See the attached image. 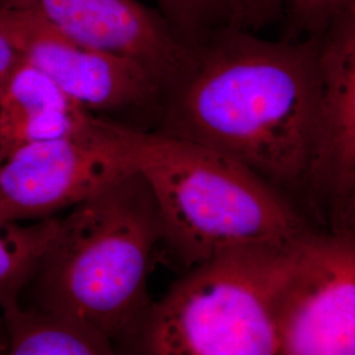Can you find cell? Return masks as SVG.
<instances>
[{
  "instance_id": "cell-1",
  "label": "cell",
  "mask_w": 355,
  "mask_h": 355,
  "mask_svg": "<svg viewBox=\"0 0 355 355\" xmlns=\"http://www.w3.org/2000/svg\"><path fill=\"white\" fill-rule=\"evenodd\" d=\"M318 92L320 36L274 41L223 24L191 46L155 132L250 168L309 218Z\"/></svg>"
},
{
  "instance_id": "cell-2",
  "label": "cell",
  "mask_w": 355,
  "mask_h": 355,
  "mask_svg": "<svg viewBox=\"0 0 355 355\" xmlns=\"http://www.w3.org/2000/svg\"><path fill=\"white\" fill-rule=\"evenodd\" d=\"M164 233L152 191L135 171L60 217L21 304L127 343L152 300L148 280Z\"/></svg>"
},
{
  "instance_id": "cell-3",
  "label": "cell",
  "mask_w": 355,
  "mask_h": 355,
  "mask_svg": "<svg viewBox=\"0 0 355 355\" xmlns=\"http://www.w3.org/2000/svg\"><path fill=\"white\" fill-rule=\"evenodd\" d=\"M129 146L158 208L162 242L184 270L320 230L284 193L220 153L133 125Z\"/></svg>"
},
{
  "instance_id": "cell-4",
  "label": "cell",
  "mask_w": 355,
  "mask_h": 355,
  "mask_svg": "<svg viewBox=\"0 0 355 355\" xmlns=\"http://www.w3.org/2000/svg\"><path fill=\"white\" fill-rule=\"evenodd\" d=\"M308 237L232 250L187 268L116 352L277 355L283 293Z\"/></svg>"
},
{
  "instance_id": "cell-5",
  "label": "cell",
  "mask_w": 355,
  "mask_h": 355,
  "mask_svg": "<svg viewBox=\"0 0 355 355\" xmlns=\"http://www.w3.org/2000/svg\"><path fill=\"white\" fill-rule=\"evenodd\" d=\"M129 124L94 116L76 135L42 141L0 165V220H44L135 173Z\"/></svg>"
},
{
  "instance_id": "cell-6",
  "label": "cell",
  "mask_w": 355,
  "mask_h": 355,
  "mask_svg": "<svg viewBox=\"0 0 355 355\" xmlns=\"http://www.w3.org/2000/svg\"><path fill=\"white\" fill-rule=\"evenodd\" d=\"M309 218L324 232H354L355 12L338 19L320 35Z\"/></svg>"
},
{
  "instance_id": "cell-7",
  "label": "cell",
  "mask_w": 355,
  "mask_h": 355,
  "mask_svg": "<svg viewBox=\"0 0 355 355\" xmlns=\"http://www.w3.org/2000/svg\"><path fill=\"white\" fill-rule=\"evenodd\" d=\"M277 355H355L354 232H315L283 293Z\"/></svg>"
},
{
  "instance_id": "cell-8",
  "label": "cell",
  "mask_w": 355,
  "mask_h": 355,
  "mask_svg": "<svg viewBox=\"0 0 355 355\" xmlns=\"http://www.w3.org/2000/svg\"><path fill=\"white\" fill-rule=\"evenodd\" d=\"M0 20L23 61L89 114L158 110L165 87L135 60L76 42L26 13L0 10Z\"/></svg>"
},
{
  "instance_id": "cell-9",
  "label": "cell",
  "mask_w": 355,
  "mask_h": 355,
  "mask_svg": "<svg viewBox=\"0 0 355 355\" xmlns=\"http://www.w3.org/2000/svg\"><path fill=\"white\" fill-rule=\"evenodd\" d=\"M0 10L33 16L76 42L135 60L165 89L190 60L191 46L139 0H0Z\"/></svg>"
},
{
  "instance_id": "cell-10",
  "label": "cell",
  "mask_w": 355,
  "mask_h": 355,
  "mask_svg": "<svg viewBox=\"0 0 355 355\" xmlns=\"http://www.w3.org/2000/svg\"><path fill=\"white\" fill-rule=\"evenodd\" d=\"M94 116L23 61L0 89V165L33 144L76 135Z\"/></svg>"
},
{
  "instance_id": "cell-11",
  "label": "cell",
  "mask_w": 355,
  "mask_h": 355,
  "mask_svg": "<svg viewBox=\"0 0 355 355\" xmlns=\"http://www.w3.org/2000/svg\"><path fill=\"white\" fill-rule=\"evenodd\" d=\"M1 355H119L107 338L70 320L17 304L3 311Z\"/></svg>"
},
{
  "instance_id": "cell-12",
  "label": "cell",
  "mask_w": 355,
  "mask_h": 355,
  "mask_svg": "<svg viewBox=\"0 0 355 355\" xmlns=\"http://www.w3.org/2000/svg\"><path fill=\"white\" fill-rule=\"evenodd\" d=\"M60 217L38 220L29 225L0 220V308L20 304L26 286L48 249Z\"/></svg>"
},
{
  "instance_id": "cell-13",
  "label": "cell",
  "mask_w": 355,
  "mask_h": 355,
  "mask_svg": "<svg viewBox=\"0 0 355 355\" xmlns=\"http://www.w3.org/2000/svg\"><path fill=\"white\" fill-rule=\"evenodd\" d=\"M158 11L187 46L224 24L218 0H157Z\"/></svg>"
},
{
  "instance_id": "cell-14",
  "label": "cell",
  "mask_w": 355,
  "mask_h": 355,
  "mask_svg": "<svg viewBox=\"0 0 355 355\" xmlns=\"http://www.w3.org/2000/svg\"><path fill=\"white\" fill-rule=\"evenodd\" d=\"M355 12V0H284L287 38L322 35L334 21Z\"/></svg>"
},
{
  "instance_id": "cell-15",
  "label": "cell",
  "mask_w": 355,
  "mask_h": 355,
  "mask_svg": "<svg viewBox=\"0 0 355 355\" xmlns=\"http://www.w3.org/2000/svg\"><path fill=\"white\" fill-rule=\"evenodd\" d=\"M224 24L253 33L284 16V0H218Z\"/></svg>"
},
{
  "instance_id": "cell-16",
  "label": "cell",
  "mask_w": 355,
  "mask_h": 355,
  "mask_svg": "<svg viewBox=\"0 0 355 355\" xmlns=\"http://www.w3.org/2000/svg\"><path fill=\"white\" fill-rule=\"evenodd\" d=\"M21 62L23 57L20 51H17L7 28L0 20V89Z\"/></svg>"
},
{
  "instance_id": "cell-17",
  "label": "cell",
  "mask_w": 355,
  "mask_h": 355,
  "mask_svg": "<svg viewBox=\"0 0 355 355\" xmlns=\"http://www.w3.org/2000/svg\"><path fill=\"white\" fill-rule=\"evenodd\" d=\"M7 347V333L4 329V324H3V320H0V355L4 353Z\"/></svg>"
}]
</instances>
